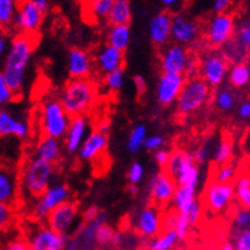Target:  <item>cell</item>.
Masks as SVG:
<instances>
[{"label":"cell","mask_w":250,"mask_h":250,"mask_svg":"<svg viewBox=\"0 0 250 250\" xmlns=\"http://www.w3.org/2000/svg\"><path fill=\"white\" fill-rule=\"evenodd\" d=\"M193 54L188 47L178 43H168L160 54V68L162 73L183 74L184 76L188 64L193 59Z\"/></svg>","instance_id":"5bb4252c"},{"label":"cell","mask_w":250,"mask_h":250,"mask_svg":"<svg viewBox=\"0 0 250 250\" xmlns=\"http://www.w3.org/2000/svg\"><path fill=\"white\" fill-rule=\"evenodd\" d=\"M171 20L170 12H160L151 18L148 23V37L157 47H165L171 41Z\"/></svg>","instance_id":"d4e9b609"},{"label":"cell","mask_w":250,"mask_h":250,"mask_svg":"<svg viewBox=\"0 0 250 250\" xmlns=\"http://www.w3.org/2000/svg\"><path fill=\"white\" fill-rule=\"evenodd\" d=\"M91 122L87 115H79L70 118L69 126L66 130L64 138H62V148L65 149L66 153L76 155L81 146L87 138L89 133Z\"/></svg>","instance_id":"ac0fdd59"},{"label":"cell","mask_w":250,"mask_h":250,"mask_svg":"<svg viewBox=\"0 0 250 250\" xmlns=\"http://www.w3.org/2000/svg\"><path fill=\"white\" fill-rule=\"evenodd\" d=\"M130 40H132L130 27L126 24L110 26L109 31H107V43L109 45L124 53L130 45Z\"/></svg>","instance_id":"f546056e"},{"label":"cell","mask_w":250,"mask_h":250,"mask_svg":"<svg viewBox=\"0 0 250 250\" xmlns=\"http://www.w3.org/2000/svg\"><path fill=\"white\" fill-rule=\"evenodd\" d=\"M14 218L13 206L5 203H0V231L7 230L12 225Z\"/></svg>","instance_id":"f6af8a7d"},{"label":"cell","mask_w":250,"mask_h":250,"mask_svg":"<svg viewBox=\"0 0 250 250\" xmlns=\"http://www.w3.org/2000/svg\"><path fill=\"white\" fill-rule=\"evenodd\" d=\"M212 97V89L199 77L187 78L180 95L175 101L176 112L180 116H190L201 111Z\"/></svg>","instance_id":"5b68a950"},{"label":"cell","mask_w":250,"mask_h":250,"mask_svg":"<svg viewBox=\"0 0 250 250\" xmlns=\"http://www.w3.org/2000/svg\"><path fill=\"white\" fill-rule=\"evenodd\" d=\"M235 201V191L232 184H222L209 179L202 195V207L208 213L217 216L226 212Z\"/></svg>","instance_id":"9c48e42d"},{"label":"cell","mask_w":250,"mask_h":250,"mask_svg":"<svg viewBox=\"0 0 250 250\" xmlns=\"http://www.w3.org/2000/svg\"><path fill=\"white\" fill-rule=\"evenodd\" d=\"M176 190V184L165 171L153 174L148 180V193L151 201L160 208H166L171 204Z\"/></svg>","instance_id":"e0dca14e"},{"label":"cell","mask_w":250,"mask_h":250,"mask_svg":"<svg viewBox=\"0 0 250 250\" xmlns=\"http://www.w3.org/2000/svg\"><path fill=\"white\" fill-rule=\"evenodd\" d=\"M20 189L26 197L37 199L51 185L54 166L40 160L36 156L26 158L20 172Z\"/></svg>","instance_id":"3957f363"},{"label":"cell","mask_w":250,"mask_h":250,"mask_svg":"<svg viewBox=\"0 0 250 250\" xmlns=\"http://www.w3.org/2000/svg\"><path fill=\"white\" fill-rule=\"evenodd\" d=\"M70 123V116L64 110L59 99L51 97L42 102L39 114V129L41 137L62 141Z\"/></svg>","instance_id":"277c9868"},{"label":"cell","mask_w":250,"mask_h":250,"mask_svg":"<svg viewBox=\"0 0 250 250\" xmlns=\"http://www.w3.org/2000/svg\"><path fill=\"white\" fill-rule=\"evenodd\" d=\"M235 191V199L241 208L250 207V178L249 172L241 171L237 174L236 179L232 183Z\"/></svg>","instance_id":"d6a6232c"},{"label":"cell","mask_w":250,"mask_h":250,"mask_svg":"<svg viewBox=\"0 0 250 250\" xmlns=\"http://www.w3.org/2000/svg\"><path fill=\"white\" fill-rule=\"evenodd\" d=\"M115 231V229L111 225L107 224V222L100 225L99 229L96 230V245H99V247H110Z\"/></svg>","instance_id":"60d3db41"},{"label":"cell","mask_w":250,"mask_h":250,"mask_svg":"<svg viewBox=\"0 0 250 250\" xmlns=\"http://www.w3.org/2000/svg\"><path fill=\"white\" fill-rule=\"evenodd\" d=\"M146 170L143 164L139 161H134L128 170L126 174V179H128L129 185H138L141 184L142 181L145 180Z\"/></svg>","instance_id":"7bdbcfd3"},{"label":"cell","mask_w":250,"mask_h":250,"mask_svg":"<svg viewBox=\"0 0 250 250\" xmlns=\"http://www.w3.org/2000/svg\"><path fill=\"white\" fill-rule=\"evenodd\" d=\"M195 250H217V247H214V245H206V247L198 248Z\"/></svg>","instance_id":"03108f58"},{"label":"cell","mask_w":250,"mask_h":250,"mask_svg":"<svg viewBox=\"0 0 250 250\" xmlns=\"http://www.w3.org/2000/svg\"><path fill=\"white\" fill-rule=\"evenodd\" d=\"M237 97L234 88L231 87H218L213 93V105L221 112H229L235 109Z\"/></svg>","instance_id":"836d02e7"},{"label":"cell","mask_w":250,"mask_h":250,"mask_svg":"<svg viewBox=\"0 0 250 250\" xmlns=\"http://www.w3.org/2000/svg\"><path fill=\"white\" fill-rule=\"evenodd\" d=\"M114 0H84V14L93 22L107 20Z\"/></svg>","instance_id":"4dcf8cb0"},{"label":"cell","mask_w":250,"mask_h":250,"mask_svg":"<svg viewBox=\"0 0 250 250\" xmlns=\"http://www.w3.org/2000/svg\"><path fill=\"white\" fill-rule=\"evenodd\" d=\"M155 153V161L156 164L160 166V167L165 168V166L167 165L168 160H170V155H171V149L168 148H161L158 149V151L153 152Z\"/></svg>","instance_id":"816d5d0a"},{"label":"cell","mask_w":250,"mask_h":250,"mask_svg":"<svg viewBox=\"0 0 250 250\" xmlns=\"http://www.w3.org/2000/svg\"><path fill=\"white\" fill-rule=\"evenodd\" d=\"M161 3L164 4L166 8H171L174 7L175 4L178 3V0H161Z\"/></svg>","instance_id":"e7e4bbea"},{"label":"cell","mask_w":250,"mask_h":250,"mask_svg":"<svg viewBox=\"0 0 250 250\" xmlns=\"http://www.w3.org/2000/svg\"><path fill=\"white\" fill-rule=\"evenodd\" d=\"M202 35L201 24L198 21L185 13L172 16L171 20V40L174 43L188 47L195 45Z\"/></svg>","instance_id":"4fadbf2b"},{"label":"cell","mask_w":250,"mask_h":250,"mask_svg":"<svg viewBox=\"0 0 250 250\" xmlns=\"http://www.w3.org/2000/svg\"><path fill=\"white\" fill-rule=\"evenodd\" d=\"M32 3L35 4V7L39 9V12L42 14V16H45L46 13H49L50 7H51L50 0H32Z\"/></svg>","instance_id":"6f0895ef"},{"label":"cell","mask_w":250,"mask_h":250,"mask_svg":"<svg viewBox=\"0 0 250 250\" xmlns=\"http://www.w3.org/2000/svg\"><path fill=\"white\" fill-rule=\"evenodd\" d=\"M35 49H36L35 35L17 33L10 40L1 74L16 96L21 95L23 91L27 72L30 68Z\"/></svg>","instance_id":"6da1fadb"},{"label":"cell","mask_w":250,"mask_h":250,"mask_svg":"<svg viewBox=\"0 0 250 250\" xmlns=\"http://www.w3.org/2000/svg\"><path fill=\"white\" fill-rule=\"evenodd\" d=\"M234 156V143L229 137H222L216 146L212 153V160L217 166L230 164L231 158Z\"/></svg>","instance_id":"d590c367"},{"label":"cell","mask_w":250,"mask_h":250,"mask_svg":"<svg viewBox=\"0 0 250 250\" xmlns=\"http://www.w3.org/2000/svg\"><path fill=\"white\" fill-rule=\"evenodd\" d=\"M101 213V209H100L97 206L92 204V206H89L87 207L82 213V220L84 224H88V222H92L95 218H97V216Z\"/></svg>","instance_id":"f5cc1de1"},{"label":"cell","mask_w":250,"mask_h":250,"mask_svg":"<svg viewBox=\"0 0 250 250\" xmlns=\"http://www.w3.org/2000/svg\"><path fill=\"white\" fill-rule=\"evenodd\" d=\"M107 147H109V134L93 129L92 132L88 133L77 155L83 162H96L100 157L105 155Z\"/></svg>","instance_id":"44dd1931"},{"label":"cell","mask_w":250,"mask_h":250,"mask_svg":"<svg viewBox=\"0 0 250 250\" xmlns=\"http://www.w3.org/2000/svg\"><path fill=\"white\" fill-rule=\"evenodd\" d=\"M198 199V187L194 185H184L176 187L175 194L172 197V211L176 213L187 214L195 201Z\"/></svg>","instance_id":"4316f807"},{"label":"cell","mask_w":250,"mask_h":250,"mask_svg":"<svg viewBox=\"0 0 250 250\" xmlns=\"http://www.w3.org/2000/svg\"><path fill=\"white\" fill-rule=\"evenodd\" d=\"M232 0H212V10L214 14L226 13L230 9Z\"/></svg>","instance_id":"db71d44e"},{"label":"cell","mask_w":250,"mask_h":250,"mask_svg":"<svg viewBox=\"0 0 250 250\" xmlns=\"http://www.w3.org/2000/svg\"><path fill=\"white\" fill-rule=\"evenodd\" d=\"M0 30H1V27H0Z\"/></svg>","instance_id":"003e7915"},{"label":"cell","mask_w":250,"mask_h":250,"mask_svg":"<svg viewBox=\"0 0 250 250\" xmlns=\"http://www.w3.org/2000/svg\"><path fill=\"white\" fill-rule=\"evenodd\" d=\"M40 160L55 166L59 164L62 157V141L51 137H40L35 146V155Z\"/></svg>","instance_id":"484cf974"},{"label":"cell","mask_w":250,"mask_h":250,"mask_svg":"<svg viewBox=\"0 0 250 250\" xmlns=\"http://www.w3.org/2000/svg\"><path fill=\"white\" fill-rule=\"evenodd\" d=\"M133 229L146 240L153 239L164 230V213L155 204L141 208L133 218Z\"/></svg>","instance_id":"7c38bea8"},{"label":"cell","mask_w":250,"mask_h":250,"mask_svg":"<svg viewBox=\"0 0 250 250\" xmlns=\"http://www.w3.org/2000/svg\"><path fill=\"white\" fill-rule=\"evenodd\" d=\"M237 174H239V171H237L236 166L234 164H226L216 167L211 176V180L222 183V184H232Z\"/></svg>","instance_id":"74e56055"},{"label":"cell","mask_w":250,"mask_h":250,"mask_svg":"<svg viewBox=\"0 0 250 250\" xmlns=\"http://www.w3.org/2000/svg\"><path fill=\"white\" fill-rule=\"evenodd\" d=\"M8 46H9V41L5 33L0 32V56H3L4 54H7Z\"/></svg>","instance_id":"91938a15"},{"label":"cell","mask_w":250,"mask_h":250,"mask_svg":"<svg viewBox=\"0 0 250 250\" xmlns=\"http://www.w3.org/2000/svg\"><path fill=\"white\" fill-rule=\"evenodd\" d=\"M237 115L241 120H249L250 118V102L249 101H243L237 106Z\"/></svg>","instance_id":"11a10c76"},{"label":"cell","mask_w":250,"mask_h":250,"mask_svg":"<svg viewBox=\"0 0 250 250\" xmlns=\"http://www.w3.org/2000/svg\"><path fill=\"white\" fill-rule=\"evenodd\" d=\"M18 171L12 166L0 164V203L14 206L20 198Z\"/></svg>","instance_id":"603a6c76"},{"label":"cell","mask_w":250,"mask_h":250,"mask_svg":"<svg viewBox=\"0 0 250 250\" xmlns=\"http://www.w3.org/2000/svg\"><path fill=\"white\" fill-rule=\"evenodd\" d=\"M124 64L125 54L109 43L100 46L93 58V65L102 76L116 69H124Z\"/></svg>","instance_id":"7402d4cb"},{"label":"cell","mask_w":250,"mask_h":250,"mask_svg":"<svg viewBox=\"0 0 250 250\" xmlns=\"http://www.w3.org/2000/svg\"><path fill=\"white\" fill-rule=\"evenodd\" d=\"M190 153L195 164H197L198 166H201V165L207 164L208 160L211 158V147H209L208 143H204V145L197 147V148L193 152H190Z\"/></svg>","instance_id":"c3c4849f"},{"label":"cell","mask_w":250,"mask_h":250,"mask_svg":"<svg viewBox=\"0 0 250 250\" xmlns=\"http://www.w3.org/2000/svg\"><path fill=\"white\" fill-rule=\"evenodd\" d=\"M93 58L81 47H72L66 56V72L70 79L91 78L93 72Z\"/></svg>","instance_id":"ffe728a7"},{"label":"cell","mask_w":250,"mask_h":250,"mask_svg":"<svg viewBox=\"0 0 250 250\" xmlns=\"http://www.w3.org/2000/svg\"><path fill=\"white\" fill-rule=\"evenodd\" d=\"M99 99V87L91 78L70 79L66 83L62 95L60 104L70 118L79 115H87L96 101Z\"/></svg>","instance_id":"7a4b0ae2"},{"label":"cell","mask_w":250,"mask_h":250,"mask_svg":"<svg viewBox=\"0 0 250 250\" xmlns=\"http://www.w3.org/2000/svg\"><path fill=\"white\" fill-rule=\"evenodd\" d=\"M14 99H16V95L9 88L3 74L0 73V107L9 105L10 102L14 101Z\"/></svg>","instance_id":"7dc6e473"},{"label":"cell","mask_w":250,"mask_h":250,"mask_svg":"<svg viewBox=\"0 0 250 250\" xmlns=\"http://www.w3.org/2000/svg\"><path fill=\"white\" fill-rule=\"evenodd\" d=\"M187 82V77L183 74L161 73L156 86V99L161 106H171L180 95L181 89Z\"/></svg>","instance_id":"2e32d148"},{"label":"cell","mask_w":250,"mask_h":250,"mask_svg":"<svg viewBox=\"0 0 250 250\" xmlns=\"http://www.w3.org/2000/svg\"><path fill=\"white\" fill-rule=\"evenodd\" d=\"M179 241L180 240L174 230L164 229L157 236L146 240L145 248L146 250H174L178 247Z\"/></svg>","instance_id":"f1b7e54d"},{"label":"cell","mask_w":250,"mask_h":250,"mask_svg":"<svg viewBox=\"0 0 250 250\" xmlns=\"http://www.w3.org/2000/svg\"><path fill=\"white\" fill-rule=\"evenodd\" d=\"M17 0H0V27L8 28L13 24Z\"/></svg>","instance_id":"f35d334b"},{"label":"cell","mask_w":250,"mask_h":250,"mask_svg":"<svg viewBox=\"0 0 250 250\" xmlns=\"http://www.w3.org/2000/svg\"><path fill=\"white\" fill-rule=\"evenodd\" d=\"M31 135V125L24 119L17 118L13 112L5 107H0V137H16L17 139H27Z\"/></svg>","instance_id":"cb8c5ba5"},{"label":"cell","mask_w":250,"mask_h":250,"mask_svg":"<svg viewBox=\"0 0 250 250\" xmlns=\"http://www.w3.org/2000/svg\"><path fill=\"white\" fill-rule=\"evenodd\" d=\"M236 21L229 12L212 16L204 27V42L214 50H220L235 35Z\"/></svg>","instance_id":"ba28073f"},{"label":"cell","mask_w":250,"mask_h":250,"mask_svg":"<svg viewBox=\"0 0 250 250\" xmlns=\"http://www.w3.org/2000/svg\"><path fill=\"white\" fill-rule=\"evenodd\" d=\"M68 236L60 235L46 225H41L30 236V250H65Z\"/></svg>","instance_id":"d6986e66"},{"label":"cell","mask_w":250,"mask_h":250,"mask_svg":"<svg viewBox=\"0 0 250 250\" xmlns=\"http://www.w3.org/2000/svg\"><path fill=\"white\" fill-rule=\"evenodd\" d=\"M70 201V189L64 183L51 184L43 194L33 203L32 216L39 221H46L47 216L55 208Z\"/></svg>","instance_id":"8fae6325"},{"label":"cell","mask_w":250,"mask_h":250,"mask_svg":"<svg viewBox=\"0 0 250 250\" xmlns=\"http://www.w3.org/2000/svg\"><path fill=\"white\" fill-rule=\"evenodd\" d=\"M79 218H81L79 206L76 202L68 201L50 212L45 222L46 226H49L55 232L69 237L74 235Z\"/></svg>","instance_id":"30bf717a"},{"label":"cell","mask_w":250,"mask_h":250,"mask_svg":"<svg viewBox=\"0 0 250 250\" xmlns=\"http://www.w3.org/2000/svg\"><path fill=\"white\" fill-rule=\"evenodd\" d=\"M133 82L135 84V88L138 91V93H143L146 91V86H147V83H146V79L143 78L142 76H135L133 78Z\"/></svg>","instance_id":"680465c9"},{"label":"cell","mask_w":250,"mask_h":250,"mask_svg":"<svg viewBox=\"0 0 250 250\" xmlns=\"http://www.w3.org/2000/svg\"><path fill=\"white\" fill-rule=\"evenodd\" d=\"M203 207H202V203L199 199L193 203V206L190 207V209L188 211L187 216H188V220H189V224H190V227L193 229L194 226H197L199 224V221L202 218V214H203Z\"/></svg>","instance_id":"f907efd6"},{"label":"cell","mask_w":250,"mask_h":250,"mask_svg":"<svg viewBox=\"0 0 250 250\" xmlns=\"http://www.w3.org/2000/svg\"><path fill=\"white\" fill-rule=\"evenodd\" d=\"M235 250H250V230H240L234 234L232 241Z\"/></svg>","instance_id":"bcb514c9"},{"label":"cell","mask_w":250,"mask_h":250,"mask_svg":"<svg viewBox=\"0 0 250 250\" xmlns=\"http://www.w3.org/2000/svg\"><path fill=\"white\" fill-rule=\"evenodd\" d=\"M165 143H166V139H165L164 135L151 134L146 137L145 143H143V148L149 152H156L158 149L164 148Z\"/></svg>","instance_id":"681fc988"},{"label":"cell","mask_w":250,"mask_h":250,"mask_svg":"<svg viewBox=\"0 0 250 250\" xmlns=\"http://www.w3.org/2000/svg\"><path fill=\"white\" fill-rule=\"evenodd\" d=\"M230 68V62L225 59L220 50H209L204 53L201 60H198L197 76L207 84L209 88L222 87L227 78V72Z\"/></svg>","instance_id":"52a82bcc"},{"label":"cell","mask_w":250,"mask_h":250,"mask_svg":"<svg viewBox=\"0 0 250 250\" xmlns=\"http://www.w3.org/2000/svg\"><path fill=\"white\" fill-rule=\"evenodd\" d=\"M43 22V16L39 12L32 0H21L17 5L12 26L23 35H36Z\"/></svg>","instance_id":"9a60e30c"},{"label":"cell","mask_w":250,"mask_h":250,"mask_svg":"<svg viewBox=\"0 0 250 250\" xmlns=\"http://www.w3.org/2000/svg\"><path fill=\"white\" fill-rule=\"evenodd\" d=\"M217 250H235L234 249V245L229 240L224 241V243H221L220 247H217Z\"/></svg>","instance_id":"6125c7cd"},{"label":"cell","mask_w":250,"mask_h":250,"mask_svg":"<svg viewBox=\"0 0 250 250\" xmlns=\"http://www.w3.org/2000/svg\"><path fill=\"white\" fill-rule=\"evenodd\" d=\"M148 135L147 132V126L145 124H137L134 128L130 130L126 139V149L129 153L137 155L143 148V143H145L146 137Z\"/></svg>","instance_id":"8d00e7d4"},{"label":"cell","mask_w":250,"mask_h":250,"mask_svg":"<svg viewBox=\"0 0 250 250\" xmlns=\"http://www.w3.org/2000/svg\"><path fill=\"white\" fill-rule=\"evenodd\" d=\"M227 81L231 88L244 89L249 86L250 82V66L248 62L231 64L227 72Z\"/></svg>","instance_id":"83f0119b"},{"label":"cell","mask_w":250,"mask_h":250,"mask_svg":"<svg viewBox=\"0 0 250 250\" xmlns=\"http://www.w3.org/2000/svg\"><path fill=\"white\" fill-rule=\"evenodd\" d=\"M124 69H116L104 76V86L109 92H119L124 86Z\"/></svg>","instance_id":"ab89813d"},{"label":"cell","mask_w":250,"mask_h":250,"mask_svg":"<svg viewBox=\"0 0 250 250\" xmlns=\"http://www.w3.org/2000/svg\"><path fill=\"white\" fill-rule=\"evenodd\" d=\"M132 4L130 0H114L111 10H110L107 21L111 26L116 24H126L132 22Z\"/></svg>","instance_id":"1f68e13d"},{"label":"cell","mask_w":250,"mask_h":250,"mask_svg":"<svg viewBox=\"0 0 250 250\" xmlns=\"http://www.w3.org/2000/svg\"><path fill=\"white\" fill-rule=\"evenodd\" d=\"M164 171L174 180L176 187L199 185L201 167L194 162L190 151L184 148L172 149L170 160L165 166Z\"/></svg>","instance_id":"8992f818"},{"label":"cell","mask_w":250,"mask_h":250,"mask_svg":"<svg viewBox=\"0 0 250 250\" xmlns=\"http://www.w3.org/2000/svg\"><path fill=\"white\" fill-rule=\"evenodd\" d=\"M123 243H124V235H123L120 231H115V234H114V237H112L111 245H110V247L112 248L120 247Z\"/></svg>","instance_id":"94428289"},{"label":"cell","mask_w":250,"mask_h":250,"mask_svg":"<svg viewBox=\"0 0 250 250\" xmlns=\"http://www.w3.org/2000/svg\"><path fill=\"white\" fill-rule=\"evenodd\" d=\"M234 226L237 231L248 230L250 225V211L249 208H241L237 209L234 214Z\"/></svg>","instance_id":"ee69618b"},{"label":"cell","mask_w":250,"mask_h":250,"mask_svg":"<svg viewBox=\"0 0 250 250\" xmlns=\"http://www.w3.org/2000/svg\"><path fill=\"white\" fill-rule=\"evenodd\" d=\"M128 193L130 195H133V197H135V195H137L139 193L138 185H129V187H128Z\"/></svg>","instance_id":"be15d7a7"},{"label":"cell","mask_w":250,"mask_h":250,"mask_svg":"<svg viewBox=\"0 0 250 250\" xmlns=\"http://www.w3.org/2000/svg\"><path fill=\"white\" fill-rule=\"evenodd\" d=\"M220 51L225 56V59L230 62V65L231 64H236V62H247L248 56H249V49L240 45L234 37L226 45L221 47Z\"/></svg>","instance_id":"e575fe53"},{"label":"cell","mask_w":250,"mask_h":250,"mask_svg":"<svg viewBox=\"0 0 250 250\" xmlns=\"http://www.w3.org/2000/svg\"><path fill=\"white\" fill-rule=\"evenodd\" d=\"M4 250H30V248H28V243L26 240L18 239V240L10 241L7 247L4 248Z\"/></svg>","instance_id":"9f6ffc18"},{"label":"cell","mask_w":250,"mask_h":250,"mask_svg":"<svg viewBox=\"0 0 250 250\" xmlns=\"http://www.w3.org/2000/svg\"><path fill=\"white\" fill-rule=\"evenodd\" d=\"M234 39L244 47H250V22L249 20H241L239 24H236Z\"/></svg>","instance_id":"b9f144b4"}]
</instances>
